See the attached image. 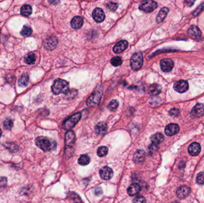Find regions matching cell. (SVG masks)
Here are the masks:
<instances>
[{
    "instance_id": "cell-28",
    "label": "cell",
    "mask_w": 204,
    "mask_h": 203,
    "mask_svg": "<svg viewBox=\"0 0 204 203\" xmlns=\"http://www.w3.org/2000/svg\"><path fill=\"white\" fill-rule=\"evenodd\" d=\"M24 60L25 63L28 64H34L36 60V55L33 53H30L25 56Z\"/></svg>"
},
{
    "instance_id": "cell-20",
    "label": "cell",
    "mask_w": 204,
    "mask_h": 203,
    "mask_svg": "<svg viewBox=\"0 0 204 203\" xmlns=\"http://www.w3.org/2000/svg\"><path fill=\"white\" fill-rule=\"evenodd\" d=\"M141 190V188L139 185L133 184L131 185L127 189V192L130 196H134L137 194Z\"/></svg>"
},
{
    "instance_id": "cell-34",
    "label": "cell",
    "mask_w": 204,
    "mask_h": 203,
    "mask_svg": "<svg viewBox=\"0 0 204 203\" xmlns=\"http://www.w3.org/2000/svg\"><path fill=\"white\" fill-rule=\"evenodd\" d=\"M111 64L115 67H118L122 64V60L119 57H114L111 60Z\"/></svg>"
},
{
    "instance_id": "cell-35",
    "label": "cell",
    "mask_w": 204,
    "mask_h": 203,
    "mask_svg": "<svg viewBox=\"0 0 204 203\" xmlns=\"http://www.w3.org/2000/svg\"><path fill=\"white\" fill-rule=\"evenodd\" d=\"M3 125H4V127L5 128V129H10L13 127V123L12 120L10 119H7L6 120H4V122L3 123Z\"/></svg>"
},
{
    "instance_id": "cell-11",
    "label": "cell",
    "mask_w": 204,
    "mask_h": 203,
    "mask_svg": "<svg viewBox=\"0 0 204 203\" xmlns=\"http://www.w3.org/2000/svg\"><path fill=\"white\" fill-rule=\"evenodd\" d=\"M58 43V40L55 36H51L46 39L44 42V47L46 49L52 50L55 48Z\"/></svg>"
},
{
    "instance_id": "cell-41",
    "label": "cell",
    "mask_w": 204,
    "mask_h": 203,
    "mask_svg": "<svg viewBox=\"0 0 204 203\" xmlns=\"http://www.w3.org/2000/svg\"><path fill=\"white\" fill-rule=\"evenodd\" d=\"M158 149V145H155L154 144H152L149 147V151L150 153H154Z\"/></svg>"
},
{
    "instance_id": "cell-32",
    "label": "cell",
    "mask_w": 204,
    "mask_h": 203,
    "mask_svg": "<svg viewBox=\"0 0 204 203\" xmlns=\"http://www.w3.org/2000/svg\"><path fill=\"white\" fill-rule=\"evenodd\" d=\"M5 147L9 150L10 151L12 152V153H15L16 152L19 148L17 146V145H16L15 144L13 143V142H7L6 144H5Z\"/></svg>"
},
{
    "instance_id": "cell-38",
    "label": "cell",
    "mask_w": 204,
    "mask_h": 203,
    "mask_svg": "<svg viewBox=\"0 0 204 203\" xmlns=\"http://www.w3.org/2000/svg\"><path fill=\"white\" fill-rule=\"evenodd\" d=\"M7 185V179L6 177H0V189L5 188Z\"/></svg>"
},
{
    "instance_id": "cell-45",
    "label": "cell",
    "mask_w": 204,
    "mask_h": 203,
    "mask_svg": "<svg viewBox=\"0 0 204 203\" xmlns=\"http://www.w3.org/2000/svg\"><path fill=\"white\" fill-rule=\"evenodd\" d=\"M173 203H179V202H177V201H175V202H173Z\"/></svg>"
},
{
    "instance_id": "cell-15",
    "label": "cell",
    "mask_w": 204,
    "mask_h": 203,
    "mask_svg": "<svg viewBox=\"0 0 204 203\" xmlns=\"http://www.w3.org/2000/svg\"><path fill=\"white\" fill-rule=\"evenodd\" d=\"M128 43L127 41L125 40H122L119 42H118L113 47V51L115 53H121L123 52L124 50H125L126 48L128 47Z\"/></svg>"
},
{
    "instance_id": "cell-40",
    "label": "cell",
    "mask_w": 204,
    "mask_h": 203,
    "mask_svg": "<svg viewBox=\"0 0 204 203\" xmlns=\"http://www.w3.org/2000/svg\"><path fill=\"white\" fill-rule=\"evenodd\" d=\"M169 113L171 116H174V117H176L179 114L180 111L177 109H172L171 110L169 111Z\"/></svg>"
},
{
    "instance_id": "cell-24",
    "label": "cell",
    "mask_w": 204,
    "mask_h": 203,
    "mask_svg": "<svg viewBox=\"0 0 204 203\" xmlns=\"http://www.w3.org/2000/svg\"><path fill=\"white\" fill-rule=\"evenodd\" d=\"M161 89H162V88L160 85L154 84L150 86L149 88V91L151 95H157L161 92Z\"/></svg>"
},
{
    "instance_id": "cell-10",
    "label": "cell",
    "mask_w": 204,
    "mask_h": 203,
    "mask_svg": "<svg viewBox=\"0 0 204 203\" xmlns=\"http://www.w3.org/2000/svg\"><path fill=\"white\" fill-rule=\"evenodd\" d=\"M93 18L96 22L101 23L104 21L105 18V14L102 8H96L93 10Z\"/></svg>"
},
{
    "instance_id": "cell-4",
    "label": "cell",
    "mask_w": 204,
    "mask_h": 203,
    "mask_svg": "<svg viewBox=\"0 0 204 203\" xmlns=\"http://www.w3.org/2000/svg\"><path fill=\"white\" fill-rule=\"evenodd\" d=\"M143 62V55L140 53H136L134 54L131 58L130 60V66L131 68L134 70H137L142 68Z\"/></svg>"
},
{
    "instance_id": "cell-37",
    "label": "cell",
    "mask_w": 204,
    "mask_h": 203,
    "mask_svg": "<svg viewBox=\"0 0 204 203\" xmlns=\"http://www.w3.org/2000/svg\"><path fill=\"white\" fill-rule=\"evenodd\" d=\"M196 182L199 184H204V172H200L198 173L196 177Z\"/></svg>"
},
{
    "instance_id": "cell-8",
    "label": "cell",
    "mask_w": 204,
    "mask_h": 203,
    "mask_svg": "<svg viewBox=\"0 0 204 203\" xmlns=\"http://www.w3.org/2000/svg\"><path fill=\"white\" fill-rule=\"evenodd\" d=\"M99 174L101 178L103 179V180H107L111 179L112 178L113 172L111 168L107 166H104L100 169L99 171Z\"/></svg>"
},
{
    "instance_id": "cell-9",
    "label": "cell",
    "mask_w": 204,
    "mask_h": 203,
    "mask_svg": "<svg viewBox=\"0 0 204 203\" xmlns=\"http://www.w3.org/2000/svg\"><path fill=\"white\" fill-rule=\"evenodd\" d=\"M174 89L179 93L185 92L189 89V84L186 80H179L174 84Z\"/></svg>"
},
{
    "instance_id": "cell-23",
    "label": "cell",
    "mask_w": 204,
    "mask_h": 203,
    "mask_svg": "<svg viewBox=\"0 0 204 203\" xmlns=\"http://www.w3.org/2000/svg\"><path fill=\"white\" fill-rule=\"evenodd\" d=\"M187 33L189 35L195 37H201V32L200 29L198 28L196 26L192 25L191 28L189 29L187 31Z\"/></svg>"
},
{
    "instance_id": "cell-33",
    "label": "cell",
    "mask_w": 204,
    "mask_h": 203,
    "mask_svg": "<svg viewBox=\"0 0 204 203\" xmlns=\"http://www.w3.org/2000/svg\"><path fill=\"white\" fill-rule=\"evenodd\" d=\"M119 106V103L117 100L114 99L110 102V103L107 105V109L111 111H115L117 110Z\"/></svg>"
},
{
    "instance_id": "cell-21",
    "label": "cell",
    "mask_w": 204,
    "mask_h": 203,
    "mask_svg": "<svg viewBox=\"0 0 204 203\" xmlns=\"http://www.w3.org/2000/svg\"><path fill=\"white\" fill-rule=\"evenodd\" d=\"M107 124L105 122H102L98 123L95 127L96 132L99 135L104 134L107 131Z\"/></svg>"
},
{
    "instance_id": "cell-14",
    "label": "cell",
    "mask_w": 204,
    "mask_h": 203,
    "mask_svg": "<svg viewBox=\"0 0 204 203\" xmlns=\"http://www.w3.org/2000/svg\"><path fill=\"white\" fill-rule=\"evenodd\" d=\"M204 114V105L202 104L198 103L196 105L191 112V114L193 117H199L203 116Z\"/></svg>"
},
{
    "instance_id": "cell-39",
    "label": "cell",
    "mask_w": 204,
    "mask_h": 203,
    "mask_svg": "<svg viewBox=\"0 0 204 203\" xmlns=\"http://www.w3.org/2000/svg\"><path fill=\"white\" fill-rule=\"evenodd\" d=\"M133 203H146V200L142 195H139L136 197L134 200H133Z\"/></svg>"
},
{
    "instance_id": "cell-30",
    "label": "cell",
    "mask_w": 204,
    "mask_h": 203,
    "mask_svg": "<svg viewBox=\"0 0 204 203\" xmlns=\"http://www.w3.org/2000/svg\"><path fill=\"white\" fill-rule=\"evenodd\" d=\"M32 33V30L31 29V27L28 26H24L20 32L21 35L23 37H28L31 36V34Z\"/></svg>"
},
{
    "instance_id": "cell-16",
    "label": "cell",
    "mask_w": 204,
    "mask_h": 203,
    "mask_svg": "<svg viewBox=\"0 0 204 203\" xmlns=\"http://www.w3.org/2000/svg\"><path fill=\"white\" fill-rule=\"evenodd\" d=\"M191 190L187 186H181L177 189V196L178 198L183 199L185 198L189 194Z\"/></svg>"
},
{
    "instance_id": "cell-12",
    "label": "cell",
    "mask_w": 204,
    "mask_h": 203,
    "mask_svg": "<svg viewBox=\"0 0 204 203\" xmlns=\"http://www.w3.org/2000/svg\"><path fill=\"white\" fill-rule=\"evenodd\" d=\"M174 67V63L171 60L168 58H165L161 60V70L164 72H169L173 70Z\"/></svg>"
},
{
    "instance_id": "cell-13",
    "label": "cell",
    "mask_w": 204,
    "mask_h": 203,
    "mask_svg": "<svg viewBox=\"0 0 204 203\" xmlns=\"http://www.w3.org/2000/svg\"><path fill=\"white\" fill-rule=\"evenodd\" d=\"M180 128L178 124L171 123L167 125L165 129V133L167 136H171L175 135L179 131Z\"/></svg>"
},
{
    "instance_id": "cell-18",
    "label": "cell",
    "mask_w": 204,
    "mask_h": 203,
    "mask_svg": "<svg viewBox=\"0 0 204 203\" xmlns=\"http://www.w3.org/2000/svg\"><path fill=\"white\" fill-rule=\"evenodd\" d=\"M145 158V152L142 150H138L134 153L133 156V161L135 163L143 162Z\"/></svg>"
},
{
    "instance_id": "cell-29",
    "label": "cell",
    "mask_w": 204,
    "mask_h": 203,
    "mask_svg": "<svg viewBox=\"0 0 204 203\" xmlns=\"http://www.w3.org/2000/svg\"><path fill=\"white\" fill-rule=\"evenodd\" d=\"M28 82H29V76H28V75L26 74H24L22 75V76L20 78L18 84L20 87L26 86L28 85Z\"/></svg>"
},
{
    "instance_id": "cell-5",
    "label": "cell",
    "mask_w": 204,
    "mask_h": 203,
    "mask_svg": "<svg viewBox=\"0 0 204 203\" xmlns=\"http://www.w3.org/2000/svg\"><path fill=\"white\" fill-rule=\"evenodd\" d=\"M75 134L74 132L72 130L68 131L66 133V136H65V145H66V153H67L69 151H69L71 150L74 149V147L75 146Z\"/></svg>"
},
{
    "instance_id": "cell-36",
    "label": "cell",
    "mask_w": 204,
    "mask_h": 203,
    "mask_svg": "<svg viewBox=\"0 0 204 203\" xmlns=\"http://www.w3.org/2000/svg\"><path fill=\"white\" fill-rule=\"evenodd\" d=\"M106 7L107 8L112 12H114L117 10L118 8V4L117 3H112V2H109L106 4Z\"/></svg>"
},
{
    "instance_id": "cell-17",
    "label": "cell",
    "mask_w": 204,
    "mask_h": 203,
    "mask_svg": "<svg viewBox=\"0 0 204 203\" xmlns=\"http://www.w3.org/2000/svg\"><path fill=\"white\" fill-rule=\"evenodd\" d=\"M188 151L189 153L193 156L198 155L201 151V146L197 142H193L189 145Z\"/></svg>"
},
{
    "instance_id": "cell-31",
    "label": "cell",
    "mask_w": 204,
    "mask_h": 203,
    "mask_svg": "<svg viewBox=\"0 0 204 203\" xmlns=\"http://www.w3.org/2000/svg\"><path fill=\"white\" fill-rule=\"evenodd\" d=\"M108 153V148L106 146H102L97 149V154L99 157H105Z\"/></svg>"
},
{
    "instance_id": "cell-22",
    "label": "cell",
    "mask_w": 204,
    "mask_h": 203,
    "mask_svg": "<svg viewBox=\"0 0 204 203\" xmlns=\"http://www.w3.org/2000/svg\"><path fill=\"white\" fill-rule=\"evenodd\" d=\"M168 12H169V9L167 7H164L161 9L156 18V22L158 23H160L162 22H163V20L167 16Z\"/></svg>"
},
{
    "instance_id": "cell-19",
    "label": "cell",
    "mask_w": 204,
    "mask_h": 203,
    "mask_svg": "<svg viewBox=\"0 0 204 203\" xmlns=\"http://www.w3.org/2000/svg\"><path fill=\"white\" fill-rule=\"evenodd\" d=\"M83 22L84 20L82 18L81 16H75L71 20V26L74 29H78L82 26Z\"/></svg>"
},
{
    "instance_id": "cell-26",
    "label": "cell",
    "mask_w": 204,
    "mask_h": 203,
    "mask_svg": "<svg viewBox=\"0 0 204 203\" xmlns=\"http://www.w3.org/2000/svg\"><path fill=\"white\" fill-rule=\"evenodd\" d=\"M90 157L86 154L81 155L78 160V163L81 166H86L90 163Z\"/></svg>"
},
{
    "instance_id": "cell-27",
    "label": "cell",
    "mask_w": 204,
    "mask_h": 203,
    "mask_svg": "<svg viewBox=\"0 0 204 203\" xmlns=\"http://www.w3.org/2000/svg\"><path fill=\"white\" fill-rule=\"evenodd\" d=\"M32 12V7L30 5H28V4L24 5V6L22 7L20 10L21 14L25 16H30Z\"/></svg>"
},
{
    "instance_id": "cell-25",
    "label": "cell",
    "mask_w": 204,
    "mask_h": 203,
    "mask_svg": "<svg viewBox=\"0 0 204 203\" xmlns=\"http://www.w3.org/2000/svg\"><path fill=\"white\" fill-rule=\"evenodd\" d=\"M164 140V137L163 135L161 133H157L154 135L152 136L151 140L152 142V144H154L155 145H158L162 142Z\"/></svg>"
},
{
    "instance_id": "cell-2",
    "label": "cell",
    "mask_w": 204,
    "mask_h": 203,
    "mask_svg": "<svg viewBox=\"0 0 204 203\" xmlns=\"http://www.w3.org/2000/svg\"><path fill=\"white\" fill-rule=\"evenodd\" d=\"M35 144L37 147L44 151H50L53 148V143L50 141L47 138L44 136H39L35 140Z\"/></svg>"
},
{
    "instance_id": "cell-1",
    "label": "cell",
    "mask_w": 204,
    "mask_h": 203,
    "mask_svg": "<svg viewBox=\"0 0 204 203\" xmlns=\"http://www.w3.org/2000/svg\"><path fill=\"white\" fill-rule=\"evenodd\" d=\"M52 92L55 94L58 95L60 93H63L65 94H67L69 91V83L66 80H63L61 79H58L55 80L51 87Z\"/></svg>"
},
{
    "instance_id": "cell-43",
    "label": "cell",
    "mask_w": 204,
    "mask_h": 203,
    "mask_svg": "<svg viewBox=\"0 0 204 203\" xmlns=\"http://www.w3.org/2000/svg\"><path fill=\"white\" fill-rule=\"evenodd\" d=\"M102 194V190L100 188H97L96 190V191H95V194L96 195H101Z\"/></svg>"
},
{
    "instance_id": "cell-42",
    "label": "cell",
    "mask_w": 204,
    "mask_h": 203,
    "mask_svg": "<svg viewBox=\"0 0 204 203\" xmlns=\"http://www.w3.org/2000/svg\"><path fill=\"white\" fill-rule=\"evenodd\" d=\"M195 3L194 1H186L185 3L186 4V5L188 7L192 6L193 5V3Z\"/></svg>"
},
{
    "instance_id": "cell-7",
    "label": "cell",
    "mask_w": 204,
    "mask_h": 203,
    "mask_svg": "<svg viewBox=\"0 0 204 203\" xmlns=\"http://www.w3.org/2000/svg\"><path fill=\"white\" fill-rule=\"evenodd\" d=\"M158 7V4L154 1H148L139 6V9L146 13L152 12Z\"/></svg>"
},
{
    "instance_id": "cell-44",
    "label": "cell",
    "mask_w": 204,
    "mask_h": 203,
    "mask_svg": "<svg viewBox=\"0 0 204 203\" xmlns=\"http://www.w3.org/2000/svg\"><path fill=\"white\" fill-rule=\"evenodd\" d=\"M1 135H2V131H1V129H0V138H1Z\"/></svg>"
},
{
    "instance_id": "cell-6",
    "label": "cell",
    "mask_w": 204,
    "mask_h": 203,
    "mask_svg": "<svg viewBox=\"0 0 204 203\" xmlns=\"http://www.w3.org/2000/svg\"><path fill=\"white\" fill-rule=\"evenodd\" d=\"M102 93L99 91H95L87 99V104L90 107H95L100 104L102 99Z\"/></svg>"
},
{
    "instance_id": "cell-3",
    "label": "cell",
    "mask_w": 204,
    "mask_h": 203,
    "mask_svg": "<svg viewBox=\"0 0 204 203\" xmlns=\"http://www.w3.org/2000/svg\"><path fill=\"white\" fill-rule=\"evenodd\" d=\"M81 113H77L66 119L62 124L63 128L65 130H70L72 129L75 125L78 123L81 118Z\"/></svg>"
}]
</instances>
